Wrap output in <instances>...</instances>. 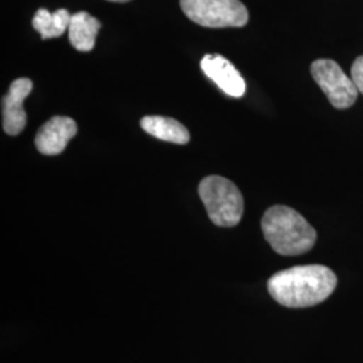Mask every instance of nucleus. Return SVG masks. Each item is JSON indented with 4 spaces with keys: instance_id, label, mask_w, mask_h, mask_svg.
Returning a JSON list of instances; mask_svg holds the SVG:
<instances>
[{
    "instance_id": "obj_7",
    "label": "nucleus",
    "mask_w": 363,
    "mask_h": 363,
    "mask_svg": "<svg viewBox=\"0 0 363 363\" xmlns=\"http://www.w3.org/2000/svg\"><path fill=\"white\" fill-rule=\"evenodd\" d=\"M33 89V82L28 78H18L10 85L7 94L3 97V130L7 135L16 136L25 130L27 116L23 101Z\"/></svg>"
},
{
    "instance_id": "obj_8",
    "label": "nucleus",
    "mask_w": 363,
    "mask_h": 363,
    "mask_svg": "<svg viewBox=\"0 0 363 363\" xmlns=\"http://www.w3.org/2000/svg\"><path fill=\"white\" fill-rule=\"evenodd\" d=\"M76 133L77 124L73 118L54 116L39 128L35 136V147L43 155H58L64 152L66 145Z\"/></svg>"
},
{
    "instance_id": "obj_11",
    "label": "nucleus",
    "mask_w": 363,
    "mask_h": 363,
    "mask_svg": "<svg viewBox=\"0 0 363 363\" xmlns=\"http://www.w3.org/2000/svg\"><path fill=\"white\" fill-rule=\"evenodd\" d=\"M72 15L65 9L49 13L46 9H39L33 18V27L38 31L42 39L61 37L69 30Z\"/></svg>"
},
{
    "instance_id": "obj_5",
    "label": "nucleus",
    "mask_w": 363,
    "mask_h": 363,
    "mask_svg": "<svg viewBox=\"0 0 363 363\" xmlns=\"http://www.w3.org/2000/svg\"><path fill=\"white\" fill-rule=\"evenodd\" d=\"M311 74L334 108L347 109L357 101L359 91L335 61L316 60L312 62Z\"/></svg>"
},
{
    "instance_id": "obj_9",
    "label": "nucleus",
    "mask_w": 363,
    "mask_h": 363,
    "mask_svg": "<svg viewBox=\"0 0 363 363\" xmlns=\"http://www.w3.org/2000/svg\"><path fill=\"white\" fill-rule=\"evenodd\" d=\"M100 28V21L91 16V13L85 11L73 13L67 30L69 40L78 52H91L94 48L96 37Z\"/></svg>"
},
{
    "instance_id": "obj_13",
    "label": "nucleus",
    "mask_w": 363,
    "mask_h": 363,
    "mask_svg": "<svg viewBox=\"0 0 363 363\" xmlns=\"http://www.w3.org/2000/svg\"><path fill=\"white\" fill-rule=\"evenodd\" d=\"M109 1H117V3H124V1H130V0H109Z\"/></svg>"
},
{
    "instance_id": "obj_6",
    "label": "nucleus",
    "mask_w": 363,
    "mask_h": 363,
    "mask_svg": "<svg viewBox=\"0 0 363 363\" xmlns=\"http://www.w3.org/2000/svg\"><path fill=\"white\" fill-rule=\"evenodd\" d=\"M201 69L228 96L238 99L245 94L247 85L241 73L220 54L205 55L201 61Z\"/></svg>"
},
{
    "instance_id": "obj_10",
    "label": "nucleus",
    "mask_w": 363,
    "mask_h": 363,
    "mask_svg": "<svg viewBox=\"0 0 363 363\" xmlns=\"http://www.w3.org/2000/svg\"><path fill=\"white\" fill-rule=\"evenodd\" d=\"M140 125L147 133L159 140L175 144H187L190 133L178 120L164 116H145L140 120Z\"/></svg>"
},
{
    "instance_id": "obj_4",
    "label": "nucleus",
    "mask_w": 363,
    "mask_h": 363,
    "mask_svg": "<svg viewBox=\"0 0 363 363\" xmlns=\"http://www.w3.org/2000/svg\"><path fill=\"white\" fill-rule=\"evenodd\" d=\"M181 7L190 21L210 28L242 27L249 19L240 0H181Z\"/></svg>"
},
{
    "instance_id": "obj_12",
    "label": "nucleus",
    "mask_w": 363,
    "mask_h": 363,
    "mask_svg": "<svg viewBox=\"0 0 363 363\" xmlns=\"http://www.w3.org/2000/svg\"><path fill=\"white\" fill-rule=\"evenodd\" d=\"M351 79L363 96V55L358 57L351 66Z\"/></svg>"
},
{
    "instance_id": "obj_1",
    "label": "nucleus",
    "mask_w": 363,
    "mask_h": 363,
    "mask_svg": "<svg viewBox=\"0 0 363 363\" xmlns=\"http://www.w3.org/2000/svg\"><path fill=\"white\" fill-rule=\"evenodd\" d=\"M337 283L335 273L325 265H298L273 274L268 292L284 307L306 308L331 296Z\"/></svg>"
},
{
    "instance_id": "obj_3",
    "label": "nucleus",
    "mask_w": 363,
    "mask_h": 363,
    "mask_svg": "<svg viewBox=\"0 0 363 363\" xmlns=\"http://www.w3.org/2000/svg\"><path fill=\"white\" fill-rule=\"evenodd\" d=\"M198 193L214 225L220 228L238 225L244 214V198L233 182L210 175L199 183Z\"/></svg>"
},
{
    "instance_id": "obj_2",
    "label": "nucleus",
    "mask_w": 363,
    "mask_h": 363,
    "mask_svg": "<svg viewBox=\"0 0 363 363\" xmlns=\"http://www.w3.org/2000/svg\"><path fill=\"white\" fill-rule=\"evenodd\" d=\"M265 240L283 256H298L311 250L316 232L296 210L277 205L268 208L261 220Z\"/></svg>"
}]
</instances>
